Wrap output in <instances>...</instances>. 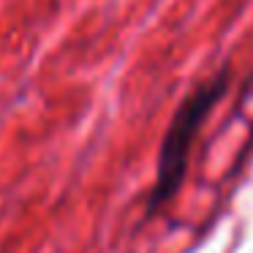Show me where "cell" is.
Wrapping results in <instances>:
<instances>
[{
  "mask_svg": "<svg viewBox=\"0 0 253 253\" xmlns=\"http://www.w3.org/2000/svg\"><path fill=\"white\" fill-rule=\"evenodd\" d=\"M229 68H220L215 77H210L207 82L196 84L191 93L185 95L180 106H177L174 117H171L169 128L164 133V142L158 150V164H155V182L153 191L147 196V215H155L161 207L171 202L180 191L182 180H185L188 158H191V147L196 133L202 131L207 115L212 112V106L229 90Z\"/></svg>",
  "mask_w": 253,
  "mask_h": 253,
  "instance_id": "obj_1",
  "label": "cell"
}]
</instances>
